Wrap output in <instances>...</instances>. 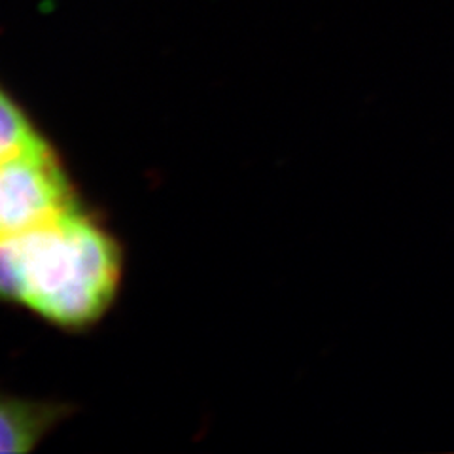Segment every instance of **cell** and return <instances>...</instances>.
<instances>
[{"label":"cell","instance_id":"1","mask_svg":"<svg viewBox=\"0 0 454 454\" xmlns=\"http://www.w3.org/2000/svg\"><path fill=\"white\" fill-rule=\"evenodd\" d=\"M125 271L120 239L82 203L38 230L0 239V303L63 332H88L116 303Z\"/></svg>","mask_w":454,"mask_h":454},{"label":"cell","instance_id":"2","mask_svg":"<svg viewBox=\"0 0 454 454\" xmlns=\"http://www.w3.org/2000/svg\"><path fill=\"white\" fill-rule=\"evenodd\" d=\"M82 203L50 138L0 165V239L38 230Z\"/></svg>","mask_w":454,"mask_h":454},{"label":"cell","instance_id":"3","mask_svg":"<svg viewBox=\"0 0 454 454\" xmlns=\"http://www.w3.org/2000/svg\"><path fill=\"white\" fill-rule=\"evenodd\" d=\"M74 413V405L51 400H31L0 390V454L33 452Z\"/></svg>","mask_w":454,"mask_h":454},{"label":"cell","instance_id":"4","mask_svg":"<svg viewBox=\"0 0 454 454\" xmlns=\"http://www.w3.org/2000/svg\"><path fill=\"white\" fill-rule=\"evenodd\" d=\"M31 114L0 82V165L46 142Z\"/></svg>","mask_w":454,"mask_h":454}]
</instances>
